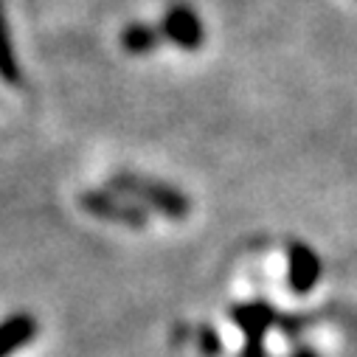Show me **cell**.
<instances>
[{
  "mask_svg": "<svg viewBox=\"0 0 357 357\" xmlns=\"http://www.w3.org/2000/svg\"><path fill=\"white\" fill-rule=\"evenodd\" d=\"M34 335H37V321L26 312L0 321V357H12L17 349L31 343Z\"/></svg>",
  "mask_w": 357,
  "mask_h": 357,
  "instance_id": "cell-6",
  "label": "cell"
},
{
  "mask_svg": "<svg viewBox=\"0 0 357 357\" xmlns=\"http://www.w3.org/2000/svg\"><path fill=\"white\" fill-rule=\"evenodd\" d=\"M119 195H127V197H135L141 200L144 206L166 214L169 220H183L189 211H192V203L183 192H177L166 183H158V181H149V177H141V174H130V172H121L119 177H113L110 183Z\"/></svg>",
  "mask_w": 357,
  "mask_h": 357,
  "instance_id": "cell-1",
  "label": "cell"
},
{
  "mask_svg": "<svg viewBox=\"0 0 357 357\" xmlns=\"http://www.w3.org/2000/svg\"><path fill=\"white\" fill-rule=\"evenodd\" d=\"M236 324L245 332V357H267L264 354V335L276 324V315L271 307L264 304H248V307H236L234 310Z\"/></svg>",
  "mask_w": 357,
  "mask_h": 357,
  "instance_id": "cell-4",
  "label": "cell"
},
{
  "mask_svg": "<svg viewBox=\"0 0 357 357\" xmlns=\"http://www.w3.org/2000/svg\"><path fill=\"white\" fill-rule=\"evenodd\" d=\"M296 357H318V354H315V351H312V349H301V351H298V354H296Z\"/></svg>",
  "mask_w": 357,
  "mask_h": 357,
  "instance_id": "cell-9",
  "label": "cell"
},
{
  "mask_svg": "<svg viewBox=\"0 0 357 357\" xmlns=\"http://www.w3.org/2000/svg\"><path fill=\"white\" fill-rule=\"evenodd\" d=\"M0 79L6 84H20V79H23L17 54H15V43H12L9 17H6V0H0Z\"/></svg>",
  "mask_w": 357,
  "mask_h": 357,
  "instance_id": "cell-7",
  "label": "cell"
},
{
  "mask_svg": "<svg viewBox=\"0 0 357 357\" xmlns=\"http://www.w3.org/2000/svg\"><path fill=\"white\" fill-rule=\"evenodd\" d=\"M160 40H163L160 29H155V26H149V23H130V26L124 29V34H121L124 51H127V54H135V56L149 54L152 48L160 45Z\"/></svg>",
  "mask_w": 357,
  "mask_h": 357,
  "instance_id": "cell-8",
  "label": "cell"
},
{
  "mask_svg": "<svg viewBox=\"0 0 357 357\" xmlns=\"http://www.w3.org/2000/svg\"><path fill=\"white\" fill-rule=\"evenodd\" d=\"M321 273H324V267H321V259L315 256L312 248H307V245H293L290 248V271H287V276H290L293 293H301V296L310 293L318 284Z\"/></svg>",
  "mask_w": 357,
  "mask_h": 357,
  "instance_id": "cell-5",
  "label": "cell"
},
{
  "mask_svg": "<svg viewBox=\"0 0 357 357\" xmlns=\"http://www.w3.org/2000/svg\"><path fill=\"white\" fill-rule=\"evenodd\" d=\"M79 203L87 214L102 217L107 222H119V225H130V228H141L146 222V214L141 208L124 203V197H116L110 192H84Z\"/></svg>",
  "mask_w": 357,
  "mask_h": 357,
  "instance_id": "cell-3",
  "label": "cell"
},
{
  "mask_svg": "<svg viewBox=\"0 0 357 357\" xmlns=\"http://www.w3.org/2000/svg\"><path fill=\"white\" fill-rule=\"evenodd\" d=\"M160 34L183 51H197L206 43V29L197 17V12L186 3H174L166 9L160 20Z\"/></svg>",
  "mask_w": 357,
  "mask_h": 357,
  "instance_id": "cell-2",
  "label": "cell"
}]
</instances>
